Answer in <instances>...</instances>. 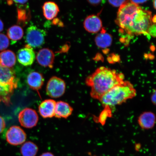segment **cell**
<instances>
[{
  "label": "cell",
  "mask_w": 156,
  "mask_h": 156,
  "mask_svg": "<svg viewBox=\"0 0 156 156\" xmlns=\"http://www.w3.org/2000/svg\"><path fill=\"white\" fill-rule=\"evenodd\" d=\"M152 18L151 11L126 1L119 9L116 22L130 35L148 34V30L153 24Z\"/></svg>",
  "instance_id": "6da1fadb"
},
{
  "label": "cell",
  "mask_w": 156,
  "mask_h": 156,
  "mask_svg": "<svg viewBox=\"0 0 156 156\" xmlns=\"http://www.w3.org/2000/svg\"><path fill=\"white\" fill-rule=\"evenodd\" d=\"M124 75L115 70L104 67H99L85 80L87 86L90 87V96L99 100L116 85L124 81Z\"/></svg>",
  "instance_id": "7a4b0ae2"
},
{
  "label": "cell",
  "mask_w": 156,
  "mask_h": 156,
  "mask_svg": "<svg viewBox=\"0 0 156 156\" xmlns=\"http://www.w3.org/2000/svg\"><path fill=\"white\" fill-rule=\"evenodd\" d=\"M136 95V90L133 85L129 81H124L112 87L99 101L105 108H108L122 104L133 98Z\"/></svg>",
  "instance_id": "3957f363"
},
{
  "label": "cell",
  "mask_w": 156,
  "mask_h": 156,
  "mask_svg": "<svg viewBox=\"0 0 156 156\" xmlns=\"http://www.w3.org/2000/svg\"><path fill=\"white\" fill-rule=\"evenodd\" d=\"M17 87L14 72L10 68L0 64V102L7 106L11 104V98Z\"/></svg>",
  "instance_id": "277c9868"
},
{
  "label": "cell",
  "mask_w": 156,
  "mask_h": 156,
  "mask_svg": "<svg viewBox=\"0 0 156 156\" xmlns=\"http://www.w3.org/2000/svg\"><path fill=\"white\" fill-rule=\"evenodd\" d=\"M47 32L43 29L31 25L26 31L25 41L27 45L33 48H39L45 43Z\"/></svg>",
  "instance_id": "5b68a950"
},
{
  "label": "cell",
  "mask_w": 156,
  "mask_h": 156,
  "mask_svg": "<svg viewBox=\"0 0 156 156\" xmlns=\"http://www.w3.org/2000/svg\"><path fill=\"white\" fill-rule=\"evenodd\" d=\"M66 84L65 81L59 77L53 76L48 82L46 88L47 94L52 98L61 97L65 92Z\"/></svg>",
  "instance_id": "8992f818"
},
{
  "label": "cell",
  "mask_w": 156,
  "mask_h": 156,
  "mask_svg": "<svg viewBox=\"0 0 156 156\" xmlns=\"http://www.w3.org/2000/svg\"><path fill=\"white\" fill-rule=\"evenodd\" d=\"M18 119L22 126L27 128H32L37 124L39 117L36 111L32 108H26L19 113Z\"/></svg>",
  "instance_id": "52a82bcc"
},
{
  "label": "cell",
  "mask_w": 156,
  "mask_h": 156,
  "mask_svg": "<svg viewBox=\"0 0 156 156\" xmlns=\"http://www.w3.org/2000/svg\"><path fill=\"white\" fill-rule=\"evenodd\" d=\"M6 138L7 142L10 145L17 146L24 143L27 139V135L20 127L13 126L7 130Z\"/></svg>",
  "instance_id": "ba28073f"
},
{
  "label": "cell",
  "mask_w": 156,
  "mask_h": 156,
  "mask_svg": "<svg viewBox=\"0 0 156 156\" xmlns=\"http://www.w3.org/2000/svg\"><path fill=\"white\" fill-rule=\"evenodd\" d=\"M17 58L19 63L24 66L32 65L36 58V55L32 48L27 44L17 52Z\"/></svg>",
  "instance_id": "9c48e42d"
},
{
  "label": "cell",
  "mask_w": 156,
  "mask_h": 156,
  "mask_svg": "<svg viewBox=\"0 0 156 156\" xmlns=\"http://www.w3.org/2000/svg\"><path fill=\"white\" fill-rule=\"evenodd\" d=\"M36 59L41 66L52 68L53 67L55 55L50 49L44 48L39 50L37 55Z\"/></svg>",
  "instance_id": "30bf717a"
},
{
  "label": "cell",
  "mask_w": 156,
  "mask_h": 156,
  "mask_svg": "<svg viewBox=\"0 0 156 156\" xmlns=\"http://www.w3.org/2000/svg\"><path fill=\"white\" fill-rule=\"evenodd\" d=\"M56 103V101L52 99H46L42 101L38 107L41 116L44 119L54 116Z\"/></svg>",
  "instance_id": "8fae6325"
},
{
  "label": "cell",
  "mask_w": 156,
  "mask_h": 156,
  "mask_svg": "<svg viewBox=\"0 0 156 156\" xmlns=\"http://www.w3.org/2000/svg\"><path fill=\"white\" fill-rule=\"evenodd\" d=\"M84 27L88 32L95 34L99 32L102 28V21L97 15L87 16L83 23Z\"/></svg>",
  "instance_id": "7c38bea8"
},
{
  "label": "cell",
  "mask_w": 156,
  "mask_h": 156,
  "mask_svg": "<svg viewBox=\"0 0 156 156\" xmlns=\"http://www.w3.org/2000/svg\"><path fill=\"white\" fill-rule=\"evenodd\" d=\"M27 83L31 89L39 92L44 82V78L41 73L38 72L29 73L27 77Z\"/></svg>",
  "instance_id": "4fadbf2b"
},
{
  "label": "cell",
  "mask_w": 156,
  "mask_h": 156,
  "mask_svg": "<svg viewBox=\"0 0 156 156\" xmlns=\"http://www.w3.org/2000/svg\"><path fill=\"white\" fill-rule=\"evenodd\" d=\"M156 122L154 114L151 112L142 113L138 119V125L142 129H150L154 128Z\"/></svg>",
  "instance_id": "5bb4252c"
},
{
  "label": "cell",
  "mask_w": 156,
  "mask_h": 156,
  "mask_svg": "<svg viewBox=\"0 0 156 156\" xmlns=\"http://www.w3.org/2000/svg\"><path fill=\"white\" fill-rule=\"evenodd\" d=\"M73 112V107L68 103L58 101L56 103L54 116L58 118L67 119L71 115Z\"/></svg>",
  "instance_id": "9a60e30c"
},
{
  "label": "cell",
  "mask_w": 156,
  "mask_h": 156,
  "mask_svg": "<svg viewBox=\"0 0 156 156\" xmlns=\"http://www.w3.org/2000/svg\"><path fill=\"white\" fill-rule=\"evenodd\" d=\"M44 16L48 20H51L55 17L59 12V7L54 2H46L42 6Z\"/></svg>",
  "instance_id": "2e32d148"
},
{
  "label": "cell",
  "mask_w": 156,
  "mask_h": 156,
  "mask_svg": "<svg viewBox=\"0 0 156 156\" xmlns=\"http://www.w3.org/2000/svg\"><path fill=\"white\" fill-rule=\"evenodd\" d=\"M16 56L12 51H3L0 53V64L4 67L11 68L15 65Z\"/></svg>",
  "instance_id": "e0dca14e"
},
{
  "label": "cell",
  "mask_w": 156,
  "mask_h": 156,
  "mask_svg": "<svg viewBox=\"0 0 156 156\" xmlns=\"http://www.w3.org/2000/svg\"><path fill=\"white\" fill-rule=\"evenodd\" d=\"M112 41V37L105 32L98 34L95 38L97 45L99 48H105L111 46Z\"/></svg>",
  "instance_id": "ac0fdd59"
},
{
  "label": "cell",
  "mask_w": 156,
  "mask_h": 156,
  "mask_svg": "<svg viewBox=\"0 0 156 156\" xmlns=\"http://www.w3.org/2000/svg\"><path fill=\"white\" fill-rule=\"evenodd\" d=\"M38 151L37 146L31 141L25 142L20 149V152L22 156H36Z\"/></svg>",
  "instance_id": "d6986e66"
},
{
  "label": "cell",
  "mask_w": 156,
  "mask_h": 156,
  "mask_svg": "<svg viewBox=\"0 0 156 156\" xmlns=\"http://www.w3.org/2000/svg\"><path fill=\"white\" fill-rule=\"evenodd\" d=\"M8 37L12 41L16 42L20 40L24 35V31L21 27L19 25H13L8 29Z\"/></svg>",
  "instance_id": "ffe728a7"
},
{
  "label": "cell",
  "mask_w": 156,
  "mask_h": 156,
  "mask_svg": "<svg viewBox=\"0 0 156 156\" xmlns=\"http://www.w3.org/2000/svg\"><path fill=\"white\" fill-rule=\"evenodd\" d=\"M9 40L5 34H0V51L4 50L9 47Z\"/></svg>",
  "instance_id": "44dd1931"
},
{
  "label": "cell",
  "mask_w": 156,
  "mask_h": 156,
  "mask_svg": "<svg viewBox=\"0 0 156 156\" xmlns=\"http://www.w3.org/2000/svg\"><path fill=\"white\" fill-rule=\"evenodd\" d=\"M126 1H109L108 2L110 4L114 6L120 7L121 6L125 3Z\"/></svg>",
  "instance_id": "7402d4cb"
},
{
  "label": "cell",
  "mask_w": 156,
  "mask_h": 156,
  "mask_svg": "<svg viewBox=\"0 0 156 156\" xmlns=\"http://www.w3.org/2000/svg\"><path fill=\"white\" fill-rule=\"evenodd\" d=\"M148 34L151 35L152 36L155 37L156 35L155 24H153L150 27L148 31Z\"/></svg>",
  "instance_id": "603a6c76"
},
{
  "label": "cell",
  "mask_w": 156,
  "mask_h": 156,
  "mask_svg": "<svg viewBox=\"0 0 156 156\" xmlns=\"http://www.w3.org/2000/svg\"><path fill=\"white\" fill-rule=\"evenodd\" d=\"M5 127V123L4 119L0 116V133L2 132Z\"/></svg>",
  "instance_id": "cb8c5ba5"
},
{
  "label": "cell",
  "mask_w": 156,
  "mask_h": 156,
  "mask_svg": "<svg viewBox=\"0 0 156 156\" xmlns=\"http://www.w3.org/2000/svg\"><path fill=\"white\" fill-rule=\"evenodd\" d=\"M151 101L154 105H155L156 103V91L154 90V92H153L151 97Z\"/></svg>",
  "instance_id": "d4e9b609"
},
{
  "label": "cell",
  "mask_w": 156,
  "mask_h": 156,
  "mask_svg": "<svg viewBox=\"0 0 156 156\" xmlns=\"http://www.w3.org/2000/svg\"><path fill=\"white\" fill-rule=\"evenodd\" d=\"M88 1L91 4L94 5H98L101 2V1H99V0H98V1L96 0V1Z\"/></svg>",
  "instance_id": "484cf974"
},
{
  "label": "cell",
  "mask_w": 156,
  "mask_h": 156,
  "mask_svg": "<svg viewBox=\"0 0 156 156\" xmlns=\"http://www.w3.org/2000/svg\"><path fill=\"white\" fill-rule=\"evenodd\" d=\"M13 1L15 3L19 4L20 5H24L28 2V1Z\"/></svg>",
  "instance_id": "4316f807"
},
{
  "label": "cell",
  "mask_w": 156,
  "mask_h": 156,
  "mask_svg": "<svg viewBox=\"0 0 156 156\" xmlns=\"http://www.w3.org/2000/svg\"><path fill=\"white\" fill-rule=\"evenodd\" d=\"M131 2H132L133 3H134L136 5H138L139 4H141L142 3H144L145 2H146V1H131Z\"/></svg>",
  "instance_id": "83f0119b"
},
{
  "label": "cell",
  "mask_w": 156,
  "mask_h": 156,
  "mask_svg": "<svg viewBox=\"0 0 156 156\" xmlns=\"http://www.w3.org/2000/svg\"><path fill=\"white\" fill-rule=\"evenodd\" d=\"M40 156H55L53 154L50 152H46L42 154Z\"/></svg>",
  "instance_id": "f1b7e54d"
},
{
  "label": "cell",
  "mask_w": 156,
  "mask_h": 156,
  "mask_svg": "<svg viewBox=\"0 0 156 156\" xmlns=\"http://www.w3.org/2000/svg\"><path fill=\"white\" fill-rule=\"evenodd\" d=\"M4 27V26L3 21H2L0 19V32L3 30Z\"/></svg>",
  "instance_id": "f546056e"
},
{
  "label": "cell",
  "mask_w": 156,
  "mask_h": 156,
  "mask_svg": "<svg viewBox=\"0 0 156 156\" xmlns=\"http://www.w3.org/2000/svg\"><path fill=\"white\" fill-rule=\"evenodd\" d=\"M154 7L155 9H156V1H154Z\"/></svg>",
  "instance_id": "4dcf8cb0"
}]
</instances>
